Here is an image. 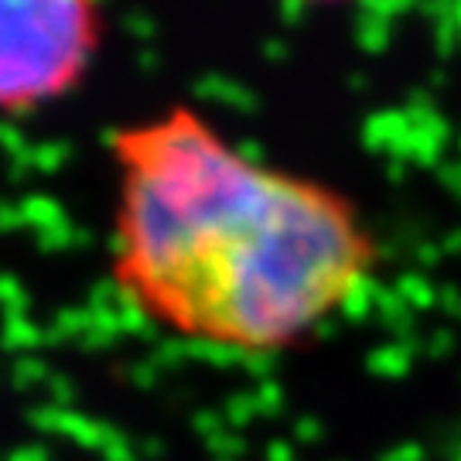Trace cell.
Wrapping results in <instances>:
<instances>
[{
  "label": "cell",
  "instance_id": "cell-3",
  "mask_svg": "<svg viewBox=\"0 0 461 461\" xmlns=\"http://www.w3.org/2000/svg\"><path fill=\"white\" fill-rule=\"evenodd\" d=\"M301 7H346V4H359V0H294Z\"/></svg>",
  "mask_w": 461,
  "mask_h": 461
},
{
  "label": "cell",
  "instance_id": "cell-2",
  "mask_svg": "<svg viewBox=\"0 0 461 461\" xmlns=\"http://www.w3.org/2000/svg\"><path fill=\"white\" fill-rule=\"evenodd\" d=\"M106 34V0H0V116H38L76 96Z\"/></svg>",
  "mask_w": 461,
  "mask_h": 461
},
{
  "label": "cell",
  "instance_id": "cell-1",
  "mask_svg": "<svg viewBox=\"0 0 461 461\" xmlns=\"http://www.w3.org/2000/svg\"><path fill=\"white\" fill-rule=\"evenodd\" d=\"M106 154L116 291L182 342L284 352L376 277L379 240L356 198L253 158L192 103L113 127Z\"/></svg>",
  "mask_w": 461,
  "mask_h": 461
}]
</instances>
